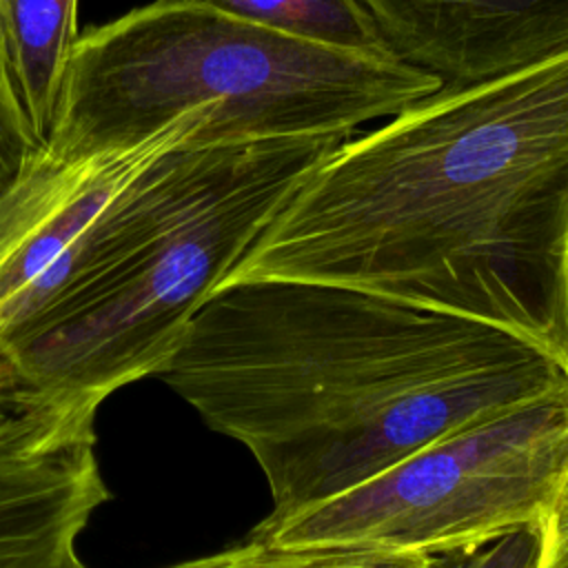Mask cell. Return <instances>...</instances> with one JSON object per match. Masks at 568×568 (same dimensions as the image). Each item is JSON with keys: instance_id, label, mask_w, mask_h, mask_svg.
<instances>
[{"instance_id": "cell-13", "label": "cell", "mask_w": 568, "mask_h": 568, "mask_svg": "<svg viewBox=\"0 0 568 568\" xmlns=\"http://www.w3.org/2000/svg\"><path fill=\"white\" fill-rule=\"evenodd\" d=\"M541 528L544 526H524L475 550L439 557V568H537Z\"/></svg>"}, {"instance_id": "cell-12", "label": "cell", "mask_w": 568, "mask_h": 568, "mask_svg": "<svg viewBox=\"0 0 568 568\" xmlns=\"http://www.w3.org/2000/svg\"><path fill=\"white\" fill-rule=\"evenodd\" d=\"M42 153L16 98L0 47V200L9 195Z\"/></svg>"}, {"instance_id": "cell-1", "label": "cell", "mask_w": 568, "mask_h": 568, "mask_svg": "<svg viewBox=\"0 0 568 568\" xmlns=\"http://www.w3.org/2000/svg\"><path fill=\"white\" fill-rule=\"evenodd\" d=\"M246 280L382 293L564 355L568 53L444 87L348 138L222 284Z\"/></svg>"}, {"instance_id": "cell-9", "label": "cell", "mask_w": 568, "mask_h": 568, "mask_svg": "<svg viewBox=\"0 0 568 568\" xmlns=\"http://www.w3.org/2000/svg\"><path fill=\"white\" fill-rule=\"evenodd\" d=\"M78 0H0V47L36 142L47 149L73 47Z\"/></svg>"}, {"instance_id": "cell-6", "label": "cell", "mask_w": 568, "mask_h": 568, "mask_svg": "<svg viewBox=\"0 0 568 568\" xmlns=\"http://www.w3.org/2000/svg\"><path fill=\"white\" fill-rule=\"evenodd\" d=\"M191 140L229 142L213 111H193L129 149L71 162L40 153L0 200V320L158 158Z\"/></svg>"}, {"instance_id": "cell-16", "label": "cell", "mask_w": 568, "mask_h": 568, "mask_svg": "<svg viewBox=\"0 0 568 568\" xmlns=\"http://www.w3.org/2000/svg\"><path fill=\"white\" fill-rule=\"evenodd\" d=\"M564 357H566V364H568V333H566V344H564Z\"/></svg>"}, {"instance_id": "cell-4", "label": "cell", "mask_w": 568, "mask_h": 568, "mask_svg": "<svg viewBox=\"0 0 568 568\" xmlns=\"http://www.w3.org/2000/svg\"><path fill=\"white\" fill-rule=\"evenodd\" d=\"M442 89L402 58L326 49L158 0L78 38L42 155L71 162L129 149L193 111H213L231 142L353 135Z\"/></svg>"}, {"instance_id": "cell-8", "label": "cell", "mask_w": 568, "mask_h": 568, "mask_svg": "<svg viewBox=\"0 0 568 568\" xmlns=\"http://www.w3.org/2000/svg\"><path fill=\"white\" fill-rule=\"evenodd\" d=\"M111 499L95 446H58L0 417V568H71L93 513Z\"/></svg>"}, {"instance_id": "cell-7", "label": "cell", "mask_w": 568, "mask_h": 568, "mask_svg": "<svg viewBox=\"0 0 568 568\" xmlns=\"http://www.w3.org/2000/svg\"><path fill=\"white\" fill-rule=\"evenodd\" d=\"M404 62L444 87L495 80L568 53V0H362Z\"/></svg>"}, {"instance_id": "cell-14", "label": "cell", "mask_w": 568, "mask_h": 568, "mask_svg": "<svg viewBox=\"0 0 568 568\" xmlns=\"http://www.w3.org/2000/svg\"><path fill=\"white\" fill-rule=\"evenodd\" d=\"M537 568H568V486L541 528V552Z\"/></svg>"}, {"instance_id": "cell-2", "label": "cell", "mask_w": 568, "mask_h": 568, "mask_svg": "<svg viewBox=\"0 0 568 568\" xmlns=\"http://www.w3.org/2000/svg\"><path fill=\"white\" fill-rule=\"evenodd\" d=\"M260 466L286 515L468 426L568 390L517 331L302 280L222 284L155 375Z\"/></svg>"}, {"instance_id": "cell-3", "label": "cell", "mask_w": 568, "mask_h": 568, "mask_svg": "<svg viewBox=\"0 0 568 568\" xmlns=\"http://www.w3.org/2000/svg\"><path fill=\"white\" fill-rule=\"evenodd\" d=\"M348 138L220 144L189 197L144 244L0 342V417L58 446L95 444L98 408L162 371L195 311Z\"/></svg>"}, {"instance_id": "cell-15", "label": "cell", "mask_w": 568, "mask_h": 568, "mask_svg": "<svg viewBox=\"0 0 568 568\" xmlns=\"http://www.w3.org/2000/svg\"><path fill=\"white\" fill-rule=\"evenodd\" d=\"M71 568H89V566H87V564H84V561L78 557V559L71 564Z\"/></svg>"}, {"instance_id": "cell-5", "label": "cell", "mask_w": 568, "mask_h": 568, "mask_svg": "<svg viewBox=\"0 0 568 568\" xmlns=\"http://www.w3.org/2000/svg\"><path fill=\"white\" fill-rule=\"evenodd\" d=\"M568 486V390L468 426L326 501L266 515L275 544H357L430 557L544 526Z\"/></svg>"}, {"instance_id": "cell-10", "label": "cell", "mask_w": 568, "mask_h": 568, "mask_svg": "<svg viewBox=\"0 0 568 568\" xmlns=\"http://www.w3.org/2000/svg\"><path fill=\"white\" fill-rule=\"evenodd\" d=\"M204 7L266 31L368 58H397L362 0H169Z\"/></svg>"}, {"instance_id": "cell-11", "label": "cell", "mask_w": 568, "mask_h": 568, "mask_svg": "<svg viewBox=\"0 0 568 568\" xmlns=\"http://www.w3.org/2000/svg\"><path fill=\"white\" fill-rule=\"evenodd\" d=\"M164 568H439V557L357 544H275L255 532Z\"/></svg>"}]
</instances>
